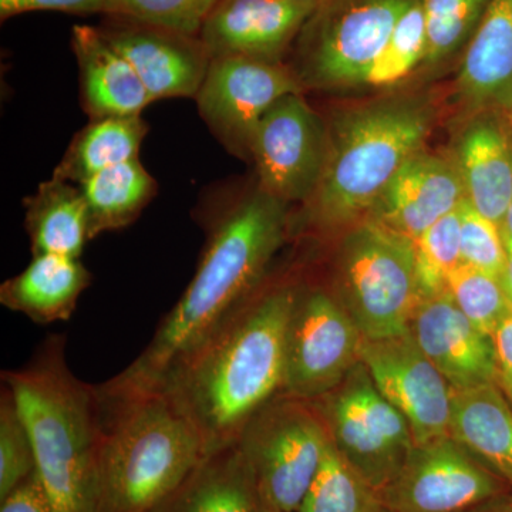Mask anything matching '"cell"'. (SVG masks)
I'll list each match as a JSON object with an SVG mask.
<instances>
[{
  "label": "cell",
  "instance_id": "6da1fadb",
  "mask_svg": "<svg viewBox=\"0 0 512 512\" xmlns=\"http://www.w3.org/2000/svg\"><path fill=\"white\" fill-rule=\"evenodd\" d=\"M296 291L295 282L264 279L161 383L190 413L208 451L235 443L249 420L284 393Z\"/></svg>",
  "mask_w": 512,
  "mask_h": 512
},
{
  "label": "cell",
  "instance_id": "7a4b0ae2",
  "mask_svg": "<svg viewBox=\"0 0 512 512\" xmlns=\"http://www.w3.org/2000/svg\"><path fill=\"white\" fill-rule=\"evenodd\" d=\"M286 202L258 187L212 224L197 272L120 380L161 384L235 306L264 282L288 231Z\"/></svg>",
  "mask_w": 512,
  "mask_h": 512
},
{
  "label": "cell",
  "instance_id": "3957f363",
  "mask_svg": "<svg viewBox=\"0 0 512 512\" xmlns=\"http://www.w3.org/2000/svg\"><path fill=\"white\" fill-rule=\"evenodd\" d=\"M101 446L96 512H150L210 451L168 387L97 384Z\"/></svg>",
  "mask_w": 512,
  "mask_h": 512
},
{
  "label": "cell",
  "instance_id": "277c9868",
  "mask_svg": "<svg viewBox=\"0 0 512 512\" xmlns=\"http://www.w3.org/2000/svg\"><path fill=\"white\" fill-rule=\"evenodd\" d=\"M63 336H50L28 365L2 372L32 437L37 473L56 512H96L101 446L97 386L73 375Z\"/></svg>",
  "mask_w": 512,
  "mask_h": 512
},
{
  "label": "cell",
  "instance_id": "5b68a950",
  "mask_svg": "<svg viewBox=\"0 0 512 512\" xmlns=\"http://www.w3.org/2000/svg\"><path fill=\"white\" fill-rule=\"evenodd\" d=\"M433 110L419 99L382 100L339 117L328 131V153L308 205L311 224L345 227L367 217L400 168L423 151Z\"/></svg>",
  "mask_w": 512,
  "mask_h": 512
},
{
  "label": "cell",
  "instance_id": "8992f818",
  "mask_svg": "<svg viewBox=\"0 0 512 512\" xmlns=\"http://www.w3.org/2000/svg\"><path fill=\"white\" fill-rule=\"evenodd\" d=\"M335 295L363 339L409 332L421 299L412 239L365 220L343 238Z\"/></svg>",
  "mask_w": 512,
  "mask_h": 512
},
{
  "label": "cell",
  "instance_id": "52a82bcc",
  "mask_svg": "<svg viewBox=\"0 0 512 512\" xmlns=\"http://www.w3.org/2000/svg\"><path fill=\"white\" fill-rule=\"evenodd\" d=\"M416 0H322L298 36L296 77L303 87L366 84L373 63Z\"/></svg>",
  "mask_w": 512,
  "mask_h": 512
},
{
  "label": "cell",
  "instance_id": "ba28073f",
  "mask_svg": "<svg viewBox=\"0 0 512 512\" xmlns=\"http://www.w3.org/2000/svg\"><path fill=\"white\" fill-rule=\"evenodd\" d=\"M237 443L264 503L298 512L330 440L315 403L281 394L249 420Z\"/></svg>",
  "mask_w": 512,
  "mask_h": 512
},
{
  "label": "cell",
  "instance_id": "9c48e42d",
  "mask_svg": "<svg viewBox=\"0 0 512 512\" xmlns=\"http://www.w3.org/2000/svg\"><path fill=\"white\" fill-rule=\"evenodd\" d=\"M313 403L333 447L377 494L382 493L414 447L402 413L384 399L362 362L335 390Z\"/></svg>",
  "mask_w": 512,
  "mask_h": 512
},
{
  "label": "cell",
  "instance_id": "30bf717a",
  "mask_svg": "<svg viewBox=\"0 0 512 512\" xmlns=\"http://www.w3.org/2000/svg\"><path fill=\"white\" fill-rule=\"evenodd\" d=\"M363 336L335 292L298 285L286 332L284 393L315 400L360 362Z\"/></svg>",
  "mask_w": 512,
  "mask_h": 512
},
{
  "label": "cell",
  "instance_id": "8fae6325",
  "mask_svg": "<svg viewBox=\"0 0 512 512\" xmlns=\"http://www.w3.org/2000/svg\"><path fill=\"white\" fill-rule=\"evenodd\" d=\"M511 498L507 485L451 437L414 444L379 494L387 512H485Z\"/></svg>",
  "mask_w": 512,
  "mask_h": 512
},
{
  "label": "cell",
  "instance_id": "7c38bea8",
  "mask_svg": "<svg viewBox=\"0 0 512 512\" xmlns=\"http://www.w3.org/2000/svg\"><path fill=\"white\" fill-rule=\"evenodd\" d=\"M328 153V130L301 93L272 104L249 146L259 188L286 202H308L318 187Z\"/></svg>",
  "mask_w": 512,
  "mask_h": 512
},
{
  "label": "cell",
  "instance_id": "4fadbf2b",
  "mask_svg": "<svg viewBox=\"0 0 512 512\" xmlns=\"http://www.w3.org/2000/svg\"><path fill=\"white\" fill-rule=\"evenodd\" d=\"M302 89L295 72L279 62L214 57L197 94L198 110L231 153L249 157L252 136L266 111Z\"/></svg>",
  "mask_w": 512,
  "mask_h": 512
},
{
  "label": "cell",
  "instance_id": "5bb4252c",
  "mask_svg": "<svg viewBox=\"0 0 512 512\" xmlns=\"http://www.w3.org/2000/svg\"><path fill=\"white\" fill-rule=\"evenodd\" d=\"M360 362L384 399L409 423L414 444L450 437L453 389L410 332L363 339Z\"/></svg>",
  "mask_w": 512,
  "mask_h": 512
},
{
  "label": "cell",
  "instance_id": "9a60e30c",
  "mask_svg": "<svg viewBox=\"0 0 512 512\" xmlns=\"http://www.w3.org/2000/svg\"><path fill=\"white\" fill-rule=\"evenodd\" d=\"M97 29L134 67L151 99L197 97L211 63L200 37L116 15L104 16Z\"/></svg>",
  "mask_w": 512,
  "mask_h": 512
},
{
  "label": "cell",
  "instance_id": "2e32d148",
  "mask_svg": "<svg viewBox=\"0 0 512 512\" xmlns=\"http://www.w3.org/2000/svg\"><path fill=\"white\" fill-rule=\"evenodd\" d=\"M409 332L451 389L497 384L493 338L460 311L447 291L421 296Z\"/></svg>",
  "mask_w": 512,
  "mask_h": 512
},
{
  "label": "cell",
  "instance_id": "e0dca14e",
  "mask_svg": "<svg viewBox=\"0 0 512 512\" xmlns=\"http://www.w3.org/2000/svg\"><path fill=\"white\" fill-rule=\"evenodd\" d=\"M318 5L296 0H220L198 37L211 59L242 56L279 62Z\"/></svg>",
  "mask_w": 512,
  "mask_h": 512
},
{
  "label": "cell",
  "instance_id": "ac0fdd59",
  "mask_svg": "<svg viewBox=\"0 0 512 512\" xmlns=\"http://www.w3.org/2000/svg\"><path fill=\"white\" fill-rule=\"evenodd\" d=\"M466 200L456 160L420 151L400 168L366 220L416 239Z\"/></svg>",
  "mask_w": 512,
  "mask_h": 512
},
{
  "label": "cell",
  "instance_id": "d6986e66",
  "mask_svg": "<svg viewBox=\"0 0 512 512\" xmlns=\"http://www.w3.org/2000/svg\"><path fill=\"white\" fill-rule=\"evenodd\" d=\"M72 49L82 77L84 109L92 120L138 116L153 103L134 67L99 29L74 26Z\"/></svg>",
  "mask_w": 512,
  "mask_h": 512
},
{
  "label": "cell",
  "instance_id": "ffe728a7",
  "mask_svg": "<svg viewBox=\"0 0 512 512\" xmlns=\"http://www.w3.org/2000/svg\"><path fill=\"white\" fill-rule=\"evenodd\" d=\"M254 473L237 441L210 451L150 512H264Z\"/></svg>",
  "mask_w": 512,
  "mask_h": 512
},
{
  "label": "cell",
  "instance_id": "44dd1931",
  "mask_svg": "<svg viewBox=\"0 0 512 512\" xmlns=\"http://www.w3.org/2000/svg\"><path fill=\"white\" fill-rule=\"evenodd\" d=\"M466 198L501 229L512 202V143L493 119L471 121L457 144Z\"/></svg>",
  "mask_w": 512,
  "mask_h": 512
},
{
  "label": "cell",
  "instance_id": "7402d4cb",
  "mask_svg": "<svg viewBox=\"0 0 512 512\" xmlns=\"http://www.w3.org/2000/svg\"><path fill=\"white\" fill-rule=\"evenodd\" d=\"M450 437L512 493V407L497 384L453 389Z\"/></svg>",
  "mask_w": 512,
  "mask_h": 512
},
{
  "label": "cell",
  "instance_id": "603a6c76",
  "mask_svg": "<svg viewBox=\"0 0 512 512\" xmlns=\"http://www.w3.org/2000/svg\"><path fill=\"white\" fill-rule=\"evenodd\" d=\"M473 107H512V0H488L458 76Z\"/></svg>",
  "mask_w": 512,
  "mask_h": 512
},
{
  "label": "cell",
  "instance_id": "cb8c5ba5",
  "mask_svg": "<svg viewBox=\"0 0 512 512\" xmlns=\"http://www.w3.org/2000/svg\"><path fill=\"white\" fill-rule=\"evenodd\" d=\"M92 275L80 259L33 256L28 268L0 286V303L40 325L69 320Z\"/></svg>",
  "mask_w": 512,
  "mask_h": 512
},
{
  "label": "cell",
  "instance_id": "d4e9b609",
  "mask_svg": "<svg viewBox=\"0 0 512 512\" xmlns=\"http://www.w3.org/2000/svg\"><path fill=\"white\" fill-rule=\"evenodd\" d=\"M33 256L56 254L80 258L90 241L86 202L79 187L52 177L23 201Z\"/></svg>",
  "mask_w": 512,
  "mask_h": 512
},
{
  "label": "cell",
  "instance_id": "484cf974",
  "mask_svg": "<svg viewBox=\"0 0 512 512\" xmlns=\"http://www.w3.org/2000/svg\"><path fill=\"white\" fill-rule=\"evenodd\" d=\"M147 131L140 114L93 119L73 137L52 177L80 185L107 168L136 160Z\"/></svg>",
  "mask_w": 512,
  "mask_h": 512
},
{
  "label": "cell",
  "instance_id": "4316f807",
  "mask_svg": "<svg viewBox=\"0 0 512 512\" xmlns=\"http://www.w3.org/2000/svg\"><path fill=\"white\" fill-rule=\"evenodd\" d=\"M86 202L90 239L126 228L156 195L157 184L140 160L107 168L79 185Z\"/></svg>",
  "mask_w": 512,
  "mask_h": 512
},
{
  "label": "cell",
  "instance_id": "83f0119b",
  "mask_svg": "<svg viewBox=\"0 0 512 512\" xmlns=\"http://www.w3.org/2000/svg\"><path fill=\"white\" fill-rule=\"evenodd\" d=\"M382 508L379 494L329 443L298 512H380Z\"/></svg>",
  "mask_w": 512,
  "mask_h": 512
},
{
  "label": "cell",
  "instance_id": "f1b7e54d",
  "mask_svg": "<svg viewBox=\"0 0 512 512\" xmlns=\"http://www.w3.org/2000/svg\"><path fill=\"white\" fill-rule=\"evenodd\" d=\"M446 291L460 311L491 338L512 308L500 278L467 264H460L451 272Z\"/></svg>",
  "mask_w": 512,
  "mask_h": 512
},
{
  "label": "cell",
  "instance_id": "f546056e",
  "mask_svg": "<svg viewBox=\"0 0 512 512\" xmlns=\"http://www.w3.org/2000/svg\"><path fill=\"white\" fill-rule=\"evenodd\" d=\"M427 37L423 0H416L397 23L382 53L373 63L366 84L382 87L403 80L426 59Z\"/></svg>",
  "mask_w": 512,
  "mask_h": 512
},
{
  "label": "cell",
  "instance_id": "4dcf8cb0",
  "mask_svg": "<svg viewBox=\"0 0 512 512\" xmlns=\"http://www.w3.org/2000/svg\"><path fill=\"white\" fill-rule=\"evenodd\" d=\"M458 208L431 225L414 242L421 296L446 291L448 276L461 264Z\"/></svg>",
  "mask_w": 512,
  "mask_h": 512
},
{
  "label": "cell",
  "instance_id": "1f68e13d",
  "mask_svg": "<svg viewBox=\"0 0 512 512\" xmlns=\"http://www.w3.org/2000/svg\"><path fill=\"white\" fill-rule=\"evenodd\" d=\"M37 470L32 437L12 390L2 383L0 393V500Z\"/></svg>",
  "mask_w": 512,
  "mask_h": 512
},
{
  "label": "cell",
  "instance_id": "d6a6232c",
  "mask_svg": "<svg viewBox=\"0 0 512 512\" xmlns=\"http://www.w3.org/2000/svg\"><path fill=\"white\" fill-rule=\"evenodd\" d=\"M487 0H423L426 62H440L456 52L480 22Z\"/></svg>",
  "mask_w": 512,
  "mask_h": 512
},
{
  "label": "cell",
  "instance_id": "836d02e7",
  "mask_svg": "<svg viewBox=\"0 0 512 512\" xmlns=\"http://www.w3.org/2000/svg\"><path fill=\"white\" fill-rule=\"evenodd\" d=\"M218 2L220 0H109L106 15L124 16L198 37Z\"/></svg>",
  "mask_w": 512,
  "mask_h": 512
},
{
  "label": "cell",
  "instance_id": "e575fe53",
  "mask_svg": "<svg viewBox=\"0 0 512 512\" xmlns=\"http://www.w3.org/2000/svg\"><path fill=\"white\" fill-rule=\"evenodd\" d=\"M461 264L474 266L503 279L507 265V249L498 225L481 215L471 202L464 200L460 208Z\"/></svg>",
  "mask_w": 512,
  "mask_h": 512
},
{
  "label": "cell",
  "instance_id": "d590c367",
  "mask_svg": "<svg viewBox=\"0 0 512 512\" xmlns=\"http://www.w3.org/2000/svg\"><path fill=\"white\" fill-rule=\"evenodd\" d=\"M109 0H0L2 22L29 12H62L70 15H106Z\"/></svg>",
  "mask_w": 512,
  "mask_h": 512
},
{
  "label": "cell",
  "instance_id": "8d00e7d4",
  "mask_svg": "<svg viewBox=\"0 0 512 512\" xmlns=\"http://www.w3.org/2000/svg\"><path fill=\"white\" fill-rule=\"evenodd\" d=\"M0 512H56L37 470L0 500Z\"/></svg>",
  "mask_w": 512,
  "mask_h": 512
},
{
  "label": "cell",
  "instance_id": "74e56055",
  "mask_svg": "<svg viewBox=\"0 0 512 512\" xmlns=\"http://www.w3.org/2000/svg\"><path fill=\"white\" fill-rule=\"evenodd\" d=\"M497 386L512 407V308L501 320L493 335Z\"/></svg>",
  "mask_w": 512,
  "mask_h": 512
},
{
  "label": "cell",
  "instance_id": "f35d334b",
  "mask_svg": "<svg viewBox=\"0 0 512 512\" xmlns=\"http://www.w3.org/2000/svg\"><path fill=\"white\" fill-rule=\"evenodd\" d=\"M505 249H507V265H505V271L501 281H503L505 291H507L512 302V247H505Z\"/></svg>",
  "mask_w": 512,
  "mask_h": 512
},
{
  "label": "cell",
  "instance_id": "ab89813d",
  "mask_svg": "<svg viewBox=\"0 0 512 512\" xmlns=\"http://www.w3.org/2000/svg\"><path fill=\"white\" fill-rule=\"evenodd\" d=\"M501 235H503L505 247H512V202L510 210L507 212L503 227H501Z\"/></svg>",
  "mask_w": 512,
  "mask_h": 512
},
{
  "label": "cell",
  "instance_id": "60d3db41",
  "mask_svg": "<svg viewBox=\"0 0 512 512\" xmlns=\"http://www.w3.org/2000/svg\"><path fill=\"white\" fill-rule=\"evenodd\" d=\"M485 512H512V498L511 500L505 501V503L497 505V507L491 508V510Z\"/></svg>",
  "mask_w": 512,
  "mask_h": 512
},
{
  "label": "cell",
  "instance_id": "b9f144b4",
  "mask_svg": "<svg viewBox=\"0 0 512 512\" xmlns=\"http://www.w3.org/2000/svg\"><path fill=\"white\" fill-rule=\"evenodd\" d=\"M264 512H279L274 510V508L268 507V505L265 504V511Z\"/></svg>",
  "mask_w": 512,
  "mask_h": 512
},
{
  "label": "cell",
  "instance_id": "7bdbcfd3",
  "mask_svg": "<svg viewBox=\"0 0 512 512\" xmlns=\"http://www.w3.org/2000/svg\"><path fill=\"white\" fill-rule=\"evenodd\" d=\"M296 2H316V3H319V2H322V0H296Z\"/></svg>",
  "mask_w": 512,
  "mask_h": 512
},
{
  "label": "cell",
  "instance_id": "ee69618b",
  "mask_svg": "<svg viewBox=\"0 0 512 512\" xmlns=\"http://www.w3.org/2000/svg\"><path fill=\"white\" fill-rule=\"evenodd\" d=\"M380 512H387V511H386V510H384V508H382V511H380Z\"/></svg>",
  "mask_w": 512,
  "mask_h": 512
}]
</instances>
